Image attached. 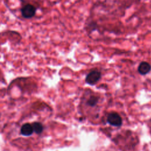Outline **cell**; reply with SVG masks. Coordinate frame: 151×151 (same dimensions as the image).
<instances>
[{
  "instance_id": "1",
  "label": "cell",
  "mask_w": 151,
  "mask_h": 151,
  "mask_svg": "<svg viewBox=\"0 0 151 151\" xmlns=\"http://www.w3.org/2000/svg\"><path fill=\"white\" fill-rule=\"evenodd\" d=\"M101 72L98 70H92L88 73L85 78V81L87 84L93 86L95 85L101 78Z\"/></svg>"
},
{
  "instance_id": "2",
  "label": "cell",
  "mask_w": 151,
  "mask_h": 151,
  "mask_svg": "<svg viewBox=\"0 0 151 151\" xmlns=\"http://www.w3.org/2000/svg\"><path fill=\"white\" fill-rule=\"evenodd\" d=\"M107 121L110 124L116 127L120 126L122 124V117L118 113L116 112L110 113L107 115Z\"/></svg>"
},
{
  "instance_id": "3",
  "label": "cell",
  "mask_w": 151,
  "mask_h": 151,
  "mask_svg": "<svg viewBox=\"0 0 151 151\" xmlns=\"http://www.w3.org/2000/svg\"><path fill=\"white\" fill-rule=\"evenodd\" d=\"M35 8L30 4L26 5L21 9L22 15L25 18H30L32 17L35 15Z\"/></svg>"
},
{
  "instance_id": "4",
  "label": "cell",
  "mask_w": 151,
  "mask_h": 151,
  "mask_svg": "<svg viewBox=\"0 0 151 151\" xmlns=\"http://www.w3.org/2000/svg\"><path fill=\"white\" fill-rule=\"evenodd\" d=\"M151 71V65L146 61H142L137 67L138 73L142 76L147 74Z\"/></svg>"
},
{
  "instance_id": "5",
  "label": "cell",
  "mask_w": 151,
  "mask_h": 151,
  "mask_svg": "<svg viewBox=\"0 0 151 151\" xmlns=\"http://www.w3.org/2000/svg\"><path fill=\"white\" fill-rule=\"evenodd\" d=\"M99 97L95 94H90L88 96L86 101V104L90 107H94L97 106L99 101Z\"/></svg>"
},
{
  "instance_id": "6",
  "label": "cell",
  "mask_w": 151,
  "mask_h": 151,
  "mask_svg": "<svg viewBox=\"0 0 151 151\" xmlns=\"http://www.w3.org/2000/svg\"><path fill=\"white\" fill-rule=\"evenodd\" d=\"M33 131L34 130H33L32 126L29 123L24 124L21 129V134L27 136L31 135L33 133Z\"/></svg>"
},
{
  "instance_id": "7",
  "label": "cell",
  "mask_w": 151,
  "mask_h": 151,
  "mask_svg": "<svg viewBox=\"0 0 151 151\" xmlns=\"http://www.w3.org/2000/svg\"><path fill=\"white\" fill-rule=\"evenodd\" d=\"M33 130L36 133H41L42 131V126L40 123L38 122H35L32 124V125Z\"/></svg>"
},
{
  "instance_id": "8",
  "label": "cell",
  "mask_w": 151,
  "mask_h": 151,
  "mask_svg": "<svg viewBox=\"0 0 151 151\" xmlns=\"http://www.w3.org/2000/svg\"><path fill=\"white\" fill-rule=\"evenodd\" d=\"M87 30L88 31H93V30H95L97 29V24L94 21H91L87 25Z\"/></svg>"
}]
</instances>
